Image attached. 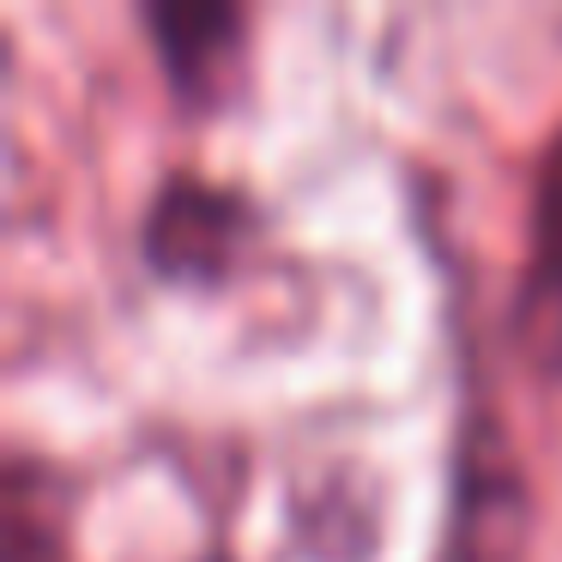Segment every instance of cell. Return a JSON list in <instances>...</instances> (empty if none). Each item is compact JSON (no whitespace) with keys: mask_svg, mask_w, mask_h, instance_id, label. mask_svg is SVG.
Wrapping results in <instances>:
<instances>
[{"mask_svg":"<svg viewBox=\"0 0 562 562\" xmlns=\"http://www.w3.org/2000/svg\"><path fill=\"white\" fill-rule=\"evenodd\" d=\"M514 339L526 363L562 375V134L538 158L532 182V255L514 296Z\"/></svg>","mask_w":562,"mask_h":562,"instance_id":"cell-4","label":"cell"},{"mask_svg":"<svg viewBox=\"0 0 562 562\" xmlns=\"http://www.w3.org/2000/svg\"><path fill=\"white\" fill-rule=\"evenodd\" d=\"M146 25L182 103L212 110V103H224L236 91L243 37H248L236 7H218V0H158V7H146Z\"/></svg>","mask_w":562,"mask_h":562,"instance_id":"cell-3","label":"cell"},{"mask_svg":"<svg viewBox=\"0 0 562 562\" xmlns=\"http://www.w3.org/2000/svg\"><path fill=\"white\" fill-rule=\"evenodd\" d=\"M255 236V206L206 176H170L146 212V267L176 284H218Z\"/></svg>","mask_w":562,"mask_h":562,"instance_id":"cell-1","label":"cell"},{"mask_svg":"<svg viewBox=\"0 0 562 562\" xmlns=\"http://www.w3.org/2000/svg\"><path fill=\"white\" fill-rule=\"evenodd\" d=\"M520 557H526V484L502 453L496 429H465L460 465H453L441 562H520Z\"/></svg>","mask_w":562,"mask_h":562,"instance_id":"cell-2","label":"cell"},{"mask_svg":"<svg viewBox=\"0 0 562 562\" xmlns=\"http://www.w3.org/2000/svg\"><path fill=\"white\" fill-rule=\"evenodd\" d=\"M206 562H218V557H206Z\"/></svg>","mask_w":562,"mask_h":562,"instance_id":"cell-6","label":"cell"},{"mask_svg":"<svg viewBox=\"0 0 562 562\" xmlns=\"http://www.w3.org/2000/svg\"><path fill=\"white\" fill-rule=\"evenodd\" d=\"M49 502H61L55 477L31 472L25 460L7 465V562H67L61 514H49Z\"/></svg>","mask_w":562,"mask_h":562,"instance_id":"cell-5","label":"cell"}]
</instances>
